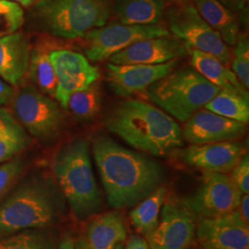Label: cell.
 I'll return each instance as SVG.
<instances>
[{
  "instance_id": "obj_27",
  "label": "cell",
  "mask_w": 249,
  "mask_h": 249,
  "mask_svg": "<svg viewBox=\"0 0 249 249\" xmlns=\"http://www.w3.org/2000/svg\"><path fill=\"white\" fill-rule=\"evenodd\" d=\"M0 249H57L53 235L43 229H28L0 239Z\"/></svg>"
},
{
  "instance_id": "obj_37",
  "label": "cell",
  "mask_w": 249,
  "mask_h": 249,
  "mask_svg": "<svg viewBox=\"0 0 249 249\" xmlns=\"http://www.w3.org/2000/svg\"><path fill=\"white\" fill-rule=\"evenodd\" d=\"M57 249H75V239L70 232H66L63 235Z\"/></svg>"
},
{
  "instance_id": "obj_40",
  "label": "cell",
  "mask_w": 249,
  "mask_h": 249,
  "mask_svg": "<svg viewBox=\"0 0 249 249\" xmlns=\"http://www.w3.org/2000/svg\"><path fill=\"white\" fill-rule=\"evenodd\" d=\"M163 1L164 2L167 1V2H170L174 5H181V4H186V3L190 2V0H163Z\"/></svg>"
},
{
  "instance_id": "obj_5",
  "label": "cell",
  "mask_w": 249,
  "mask_h": 249,
  "mask_svg": "<svg viewBox=\"0 0 249 249\" xmlns=\"http://www.w3.org/2000/svg\"><path fill=\"white\" fill-rule=\"evenodd\" d=\"M111 11V0H42L34 6L39 24L63 39H77L105 26Z\"/></svg>"
},
{
  "instance_id": "obj_36",
  "label": "cell",
  "mask_w": 249,
  "mask_h": 249,
  "mask_svg": "<svg viewBox=\"0 0 249 249\" xmlns=\"http://www.w3.org/2000/svg\"><path fill=\"white\" fill-rule=\"evenodd\" d=\"M240 214L242 220L246 223H249V194H243L241 196L240 203L236 209Z\"/></svg>"
},
{
  "instance_id": "obj_32",
  "label": "cell",
  "mask_w": 249,
  "mask_h": 249,
  "mask_svg": "<svg viewBox=\"0 0 249 249\" xmlns=\"http://www.w3.org/2000/svg\"><path fill=\"white\" fill-rule=\"evenodd\" d=\"M231 180L242 194L249 193V156L246 153L240 161L231 170Z\"/></svg>"
},
{
  "instance_id": "obj_34",
  "label": "cell",
  "mask_w": 249,
  "mask_h": 249,
  "mask_svg": "<svg viewBox=\"0 0 249 249\" xmlns=\"http://www.w3.org/2000/svg\"><path fill=\"white\" fill-rule=\"evenodd\" d=\"M124 249H150L147 240L138 234L128 237Z\"/></svg>"
},
{
  "instance_id": "obj_11",
  "label": "cell",
  "mask_w": 249,
  "mask_h": 249,
  "mask_svg": "<svg viewBox=\"0 0 249 249\" xmlns=\"http://www.w3.org/2000/svg\"><path fill=\"white\" fill-rule=\"evenodd\" d=\"M242 195L230 177L222 173L204 172L201 186L185 201L196 217L213 218L235 211Z\"/></svg>"
},
{
  "instance_id": "obj_4",
  "label": "cell",
  "mask_w": 249,
  "mask_h": 249,
  "mask_svg": "<svg viewBox=\"0 0 249 249\" xmlns=\"http://www.w3.org/2000/svg\"><path fill=\"white\" fill-rule=\"evenodd\" d=\"M53 174L62 196L77 219H89L101 210L102 196L86 140L76 139L63 146L53 160Z\"/></svg>"
},
{
  "instance_id": "obj_10",
  "label": "cell",
  "mask_w": 249,
  "mask_h": 249,
  "mask_svg": "<svg viewBox=\"0 0 249 249\" xmlns=\"http://www.w3.org/2000/svg\"><path fill=\"white\" fill-rule=\"evenodd\" d=\"M167 36H170L169 31L159 24H110L93 29L84 36L85 54L90 61H103L138 41Z\"/></svg>"
},
{
  "instance_id": "obj_2",
  "label": "cell",
  "mask_w": 249,
  "mask_h": 249,
  "mask_svg": "<svg viewBox=\"0 0 249 249\" xmlns=\"http://www.w3.org/2000/svg\"><path fill=\"white\" fill-rule=\"evenodd\" d=\"M106 125L134 149L153 156H165L184 144L180 125L159 108L142 101L128 100L118 105Z\"/></svg>"
},
{
  "instance_id": "obj_38",
  "label": "cell",
  "mask_w": 249,
  "mask_h": 249,
  "mask_svg": "<svg viewBox=\"0 0 249 249\" xmlns=\"http://www.w3.org/2000/svg\"><path fill=\"white\" fill-rule=\"evenodd\" d=\"M11 1H14V2L18 3L21 7L29 8V7L35 6L38 2H40L42 0H11Z\"/></svg>"
},
{
  "instance_id": "obj_7",
  "label": "cell",
  "mask_w": 249,
  "mask_h": 249,
  "mask_svg": "<svg viewBox=\"0 0 249 249\" xmlns=\"http://www.w3.org/2000/svg\"><path fill=\"white\" fill-rule=\"evenodd\" d=\"M164 11L171 32L187 47L211 53L225 66L230 65L229 46L205 21L193 4L173 5Z\"/></svg>"
},
{
  "instance_id": "obj_12",
  "label": "cell",
  "mask_w": 249,
  "mask_h": 249,
  "mask_svg": "<svg viewBox=\"0 0 249 249\" xmlns=\"http://www.w3.org/2000/svg\"><path fill=\"white\" fill-rule=\"evenodd\" d=\"M50 59L57 79L54 98L64 109H67L73 92L88 88L100 77L98 68L91 65L81 53L67 49H54L50 53Z\"/></svg>"
},
{
  "instance_id": "obj_24",
  "label": "cell",
  "mask_w": 249,
  "mask_h": 249,
  "mask_svg": "<svg viewBox=\"0 0 249 249\" xmlns=\"http://www.w3.org/2000/svg\"><path fill=\"white\" fill-rule=\"evenodd\" d=\"M54 49L46 43L36 45L31 49L28 70L33 82L50 97H54L57 87L56 75L50 59V53Z\"/></svg>"
},
{
  "instance_id": "obj_1",
  "label": "cell",
  "mask_w": 249,
  "mask_h": 249,
  "mask_svg": "<svg viewBox=\"0 0 249 249\" xmlns=\"http://www.w3.org/2000/svg\"><path fill=\"white\" fill-rule=\"evenodd\" d=\"M92 153L110 207L132 208L164 182V171L150 157L98 136Z\"/></svg>"
},
{
  "instance_id": "obj_19",
  "label": "cell",
  "mask_w": 249,
  "mask_h": 249,
  "mask_svg": "<svg viewBox=\"0 0 249 249\" xmlns=\"http://www.w3.org/2000/svg\"><path fill=\"white\" fill-rule=\"evenodd\" d=\"M84 237L89 249H115L127 237L124 219L117 212L95 214L87 225Z\"/></svg>"
},
{
  "instance_id": "obj_3",
  "label": "cell",
  "mask_w": 249,
  "mask_h": 249,
  "mask_svg": "<svg viewBox=\"0 0 249 249\" xmlns=\"http://www.w3.org/2000/svg\"><path fill=\"white\" fill-rule=\"evenodd\" d=\"M61 194L50 180L32 178L0 205V237L28 229H44L59 220Z\"/></svg>"
},
{
  "instance_id": "obj_17",
  "label": "cell",
  "mask_w": 249,
  "mask_h": 249,
  "mask_svg": "<svg viewBox=\"0 0 249 249\" xmlns=\"http://www.w3.org/2000/svg\"><path fill=\"white\" fill-rule=\"evenodd\" d=\"M243 144L234 141L191 145L182 152L187 164L204 172H231L246 154Z\"/></svg>"
},
{
  "instance_id": "obj_9",
  "label": "cell",
  "mask_w": 249,
  "mask_h": 249,
  "mask_svg": "<svg viewBox=\"0 0 249 249\" xmlns=\"http://www.w3.org/2000/svg\"><path fill=\"white\" fill-rule=\"evenodd\" d=\"M156 229L146 239L150 249H189L196 235V216L185 200L170 196Z\"/></svg>"
},
{
  "instance_id": "obj_30",
  "label": "cell",
  "mask_w": 249,
  "mask_h": 249,
  "mask_svg": "<svg viewBox=\"0 0 249 249\" xmlns=\"http://www.w3.org/2000/svg\"><path fill=\"white\" fill-rule=\"evenodd\" d=\"M231 58L232 71L236 75L241 84L246 88H249V42L245 36H238Z\"/></svg>"
},
{
  "instance_id": "obj_16",
  "label": "cell",
  "mask_w": 249,
  "mask_h": 249,
  "mask_svg": "<svg viewBox=\"0 0 249 249\" xmlns=\"http://www.w3.org/2000/svg\"><path fill=\"white\" fill-rule=\"evenodd\" d=\"M188 53L187 46L177 38L160 36L141 40L109 58L116 65H159Z\"/></svg>"
},
{
  "instance_id": "obj_28",
  "label": "cell",
  "mask_w": 249,
  "mask_h": 249,
  "mask_svg": "<svg viewBox=\"0 0 249 249\" xmlns=\"http://www.w3.org/2000/svg\"><path fill=\"white\" fill-rule=\"evenodd\" d=\"M101 104L100 86L95 81L88 88L73 92L69 99L67 109L78 118L88 120L98 114Z\"/></svg>"
},
{
  "instance_id": "obj_39",
  "label": "cell",
  "mask_w": 249,
  "mask_h": 249,
  "mask_svg": "<svg viewBox=\"0 0 249 249\" xmlns=\"http://www.w3.org/2000/svg\"><path fill=\"white\" fill-rule=\"evenodd\" d=\"M75 249H89L84 236H80L77 240H75Z\"/></svg>"
},
{
  "instance_id": "obj_29",
  "label": "cell",
  "mask_w": 249,
  "mask_h": 249,
  "mask_svg": "<svg viewBox=\"0 0 249 249\" xmlns=\"http://www.w3.org/2000/svg\"><path fill=\"white\" fill-rule=\"evenodd\" d=\"M24 22L22 7L11 0H0V37L18 32Z\"/></svg>"
},
{
  "instance_id": "obj_41",
  "label": "cell",
  "mask_w": 249,
  "mask_h": 249,
  "mask_svg": "<svg viewBox=\"0 0 249 249\" xmlns=\"http://www.w3.org/2000/svg\"><path fill=\"white\" fill-rule=\"evenodd\" d=\"M115 249H124V243H120V244H118L117 246H116Z\"/></svg>"
},
{
  "instance_id": "obj_22",
  "label": "cell",
  "mask_w": 249,
  "mask_h": 249,
  "mask_svg": "<svg viewBox=\"0 0 249 249\" xmlns=\"http://www.w3.org/2000/svg\"><path fill=\"white\" fill-rule=\"evenodd\" d=\"M194 6L205 21L215 30L227 45L234 46L238 34L236 15L218 0H193Z\"/></svg>"
},
{
  "instance_id": "obj_42",
  "label": "cell",
  "mask_w": 249,
  "mask_h": 249,
  "mask_svg": "<svg viewBox=\"0 0 249 249\" xmlns=\"http://www.w3.org/2000/svg\"></svg>"
},
{
  "instance_id": "obj_15",
  "label": "cell",
  "mask_w": 249,
  "mask_h": 249,
  "mask_svg": "<svg viewBox=\"0 0 249 249\" xmlns=\"http://www.w3.org/2000/svg\"><path fill=\"white\" fill-rule=\"evenodd\" d=\"M182 131L183 139L192 145L231 142L246 133L245 123L219 116L209 110H198Z\"/></svg>"
},
{
  "instance_id": "obj_31",
  "label": "cell",
  "mask_w": 249,
  "mask_h": 249,
  "mask_svg": "<svg viewBox=\"0 0 249 249\" xmlns=\"http://www.w3.org/2000/svg\"><path fill=\"white\" fill-rule=\"evenodd\" d=\"M24 169V162L19 157L0 164V197L4 196L18 180Z\"/></svg>"
},
{
  "instance_id": "obj_35",
  "label": "cell",
  "mask_w": 249,
  "mask_h": 249,
  "mask_svg": "<svg viewBox=\"0 0 249 249\" xmlns=\"http://www.w3.org/2000/svg\"><path fill=\"white\" fill-rule=\"evenodd\" d=\"M225 8L231 10L234 14L238 13L245 9L249 0H218Z\"/></svg>"
},
{
  "instance_id": "obj_14",
  "label": "cell",
  "mask_w": 249,
  "mask_h": 249,
  "mask_svg": "<svg viewBox=\"0 0 249 249\" xmlns=\"http://www.w3.org/2000/svg\"><path fill=\"white\" fill-rule=\"evenodd\" d=\"M178 59L159 65H116L107 64V79L115 93L129 97L146 92L155 81L160 80L178 66Z\"/></svg>"
},
{
  "instance_id": "obj_8",
  "label": "cell",
  "mask_w": 249,
  "mask_h": 249,
  "mask_svg": "<svg viewBox=\"0 0 249 249\" xmlns=\"http://www.w3.org/2000/svg\"><path fill=\"white\" fill-rule=\"evenodd\" d=\"M17 120L40 140H51L60 132L64 115L59 105L33 86H27L12 99Z\"/></svg>"
},
{
  "instance_id": "obj_18",
  "label": "cell",
  "mask_w": 249,
  "mask_h": 249,
  "mask_svg": "<svg viewBox=\"0 0 249 249\" xmlns=\"http://www.w3.org/2000/svg\"><path fill=\"white\" fill-rule=\"evenodd\" d=\"M31 48L21 33L0 37V78L19 86L26 77Z\"/></svg>"
},
{
  "instance_id": "obj_6",
  "label": "cell",
  "mask_w": 249,
  "mask_h": 249,
  "mask_svg": "<svg viewBox=\"0 0 249 249\" xmlns=\"http://www.w3.org/2000/svg\"><path fill=\"white\" fill-rule=\"evenodd\" d=\"M221 90L191 68L173 71L146 90L148 98L178 121L186 122Z\"/></svg>"
},
{
  "instance_id": "obj_23",
  "label": "cell",
  "mask_w": 249,
  "mask_h": 249,
  "mask_svg": "<svg viewBox=\"0 0 249 249\" xmlns=\"http://www.w3.org/2000/svg\"><path fill=\"white\" fill-rule=\"evenodd\" d=\"M166 196L167 189L162 185L141 202L135 205L131 210L129 218L134 229L145 239L156 229Z\"/></svg>"
},
{
  "instance_id": "obj_33",
  "label": "cell",
  "mask_w": 249,
  "mask_h": 249,
  "mask_svg": "<svg viewBox=\"0 0 249 249\" xmlns=\"http://www.w3.org/2000/svg\"><path fill=\"white\" fill-rule=\"evenodd\" d=\"M14 89L8 82L0 78V107L5 106L12 101L14 97Z\"/></svg>"
},
{
  "instance_id": "obj_21",
  "label": "cell",
  "mask_w": 249,
  "mask_h": 249,
  "mask_svg": "<svg viewBox=\"0 0 249 249\" xmlns=\"http://www.w3.org/2000/svg\"><path fill=\"white\" fill-rule=\"evenodd\" d=\"M163 0H114L112 11L122 24L154 25L163 18Z\"/></svg>"
},
{
  "instance_id": "obj_13",
  "label": "cell",
  "mask_w": 249,
  "mask_h": 249,
  "mask_svg": "<svg viewBox=\"0 0 249 249\" xmlns=\"http://www.w3.org/2000/svg\"><path fill=\"white\" fill-rule=\"evenodd\" d=\"M195 237L202 249H249V224L237 210L219 217L199 218Z\"/></svg>"
},
{
  "instance_id": "obj_26",
  "label": "cell",
  "mask_w": 249,
  "mask_h": 249,
  "mask_svg": "<svg viewBox=\"0 0 249 249\" xmlns=\"http://www.w3.org/2000/svg\"><path fill=\"white\" fill-rule=\"evenodd\" d=\"M205 107L219 116L245 124L249 122V99L230 90L221 89Z\"/></svg>"
},
{
  "instance_id": "obj_25",
  "label": "cell",
  "mask_w": 249,
  "mask_h": 249,
  "mask_svg": "<svg viewBox=\"0 0 249 249\" xmlns=\"http://www.w3.org/2000/svg\"><path fill=\"white\" fill-rule=\"evenodd\" d=\"M29 144L25 128L9 110L0 107V164L16 157Z\"/></svg>"
},
{
  "instance_id": "obj_20",
  "label": "cell",
  "mask_w": 249,
  "mask_h": 249,
  "mask_svg": "<svg viewBox=\"0 0 249 249\" xmlns=\"http://www.w3.org/2000/svg\"><path fill=\"white\" fill-rule=\"evenodd\" d=\"M193 69L206 80L223 89H227L249 99V91L241 84L236 75L227 66L211 53L187 47Z\"/></svg>"
}]
</instances>
